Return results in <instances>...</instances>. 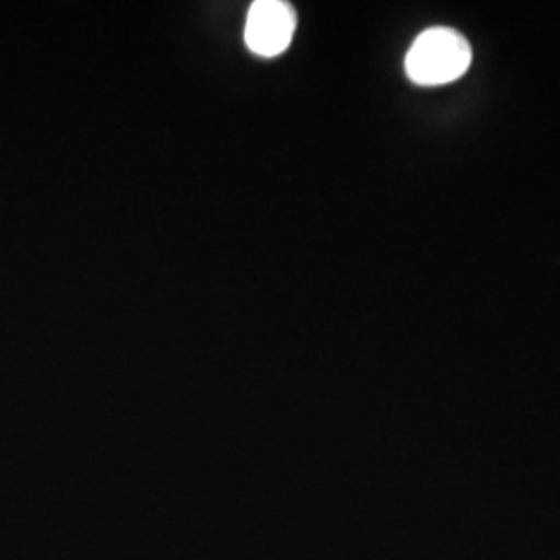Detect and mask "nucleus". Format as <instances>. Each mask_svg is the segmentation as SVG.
<instances>
[{
    "label": "nucleus",
    "instance_id": "nucleus-2",
    "mask_svg": "<svg viewBox=\"0 0 560 560\" xmlns=\"http://www.w3.org/2000/svg\"><path fill=\"white\" fill-rule=\"evenodd\" d=\"M295 25L298 18L291 4L280 0H260L249 9L245 42L254 55L272 59L289 48Z\"/></svg>",
    "mask_w": 560,
    "mask_h": 560
},
{
    "label": "nucleus",
    "instance_id": "nucleus-1",
    "mask_svg": "<svg viewBox=\"0 0 560 560\" xmlns=\"http://www.w3.org/2000/svg\"><path fill=\"white\" fill-rule=\"evenodd\" d=\"M471 65V46L451 27H430L411 44L405 71L418 85L457 81Z\"/></svg>",
    "mask_w": 560,
    "mask_h": 560
}]
</instances>
